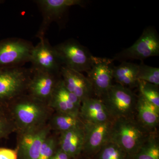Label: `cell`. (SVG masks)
<instances>
[{
	"mask_svg": "<svg viewBox=\"0 0 159 159\" xmlns=\"http://www.w3.org/2000/svg\"><path fill=\"white\" fill-rule=\"evenodd\" d=\"M16 127V132L48 124L54 112L48 103L24 94L6 107Z\"/></svg>",
	"mask_w": 159,
	"mask_h": 159,
	"instance_id": "obj_1",
	"label": "cell"
},
{
	"mask_svg": "<svg viewBox=\"0 0 159 159\" xmlns=\"http://www.w3.org/2000/svg\"><path fill=\"white\" fill-rule=\"evenodd\" d=\"M153 132L142 126L135 116L119 118L113 120L109 140L120 146L131 159Z\"/></svg>",
	"mask_w": 159,
	"mask_h": 159,
	"instance_id": "obj_2",
	"label": "cell"
},
{
	"mask_svg": "<svg viewBox=\"0 0 159 159\" xmlns=\"http://www.w3.org/2000/svg\"><path fill=\"white\" fill-rule=\"evenodd\" d=\"M32 74L31 68L24 66L0 69V108H6L15 99L27 93Z\"/></svg>",
	"mask_w": 159,
	"mask_h": 159,
	"instance_id": "obj_3",
	"label": "cell"
},
{
	"mask_svg": "<svg viewBox=\"0 0 159 159\" xmlns=\"http://www.w3.org/2000/svg\"><path fill=\"white\" fill-rule=\"evenodd\" d=\"M99 99L113 120L135 116L138 96L132 90L118 84H113Z\"/></svg>",
	"mask_w": 159,
	"mask_h": 159,
	"instance_id": "obj_4",
	"label": "cell"
},
{
	"mask_svg": "<svg viewBox=\"0 0 159 159\" xmlns=\"http://www.w3.org/2000/svg\"><path fill=\"white\" fill-rule=\"evenodd\" d=\"M63 66L87 72L90 68L93 55L86 47L74 39H70L54 46Z\"/></svg>",
	"mask_w": 159,
	"mask_h": 159,
	"instance_id": "obj_5",
	"label": "cell"
},
{
	"mask_svg": "<svg viewBox=\"0 0 159 159\" xmlns=\"http://www.w3.org/2000/svg\"><path fill=\"white\" fill-rule=\"evenodd\" d=\"M34 47L31 42L19 38L0 41V69L23 66L30 62Z\"/></svg>",
	"mask_w": 159,
	"mask_h": 159,
	"instance_id": "obj_6",
	"label": "cell"
},
{
	"mask_svg": "<svg viewBox=\"0 0 159 159\" xmlns=\"http://www.w3.org/2000/svg\"><path fill=\"white\" fill-rule=\"evenodd\" d=\"M159 37L153 28L148 27L133 45L114 56V60L123 61L128 60H144L159 56Z\"/></svg>",
	"mask_w": 159,
	"mask_h": 159,
	"instance_id": "obj_7",
	"label": "cell"
},
{
	"mask_svg": "<svg viewBox=\"0 0 159 159\" xmlns=\"http://www.w3.org/2000/svg\"><path fill=\"white\" fill-rule=\"evenodd\" d=\"M51 133L48 124L16 132L18 159H39L43 142Z\"/></svg>",
	"mask_w": 159,
	"mask_h": 159,
	"instance_id": "obj_8",
	"label": "cell"
},
{
	"mask_svg": "<svg viewBox=\"0 0 159 159\" xmlns=\"http://www.w3.org/2000/svg\"><path fill=\"white\" fill-rule=\"evenodd\" d=\"M42 15L43 20L36 36L39 39L45 37L46 32L53 22H57L71 6H83L82 0H36L34 1Z\"/></svg>",
	"mask_w": 159,
	"mask_h": 159,
	"instance_id": "obj_9",
	"label": "cell"
},
{
	"mask_svg": "<svg viewBox=\"0 0 159 159\" xmlns=\"http://www.w3.org/2000/svg\"><path fill=\"white\" fill-rule=\"evenodd\" d=\"M31 52L30 62L32 71H41L60 74L63 66L57 51L45 37L39 39Z\"/></svg>",
	"mask_w": 159,
	"mask_h": 159,
	"instance_id": "obj_10",
	"label": "cell"
},
{
	"mask_svg": "<svg viewBox=\"0 0 159 159\" xmlns=\"http://www.w3.org/2000/svg\"><path fill=\"white\" fill-rule=\"evenodd\" d=\"M114 60L106 57L93 56L92 65L87 73L94 95L100 98L113 85Z\"/></svg>",
	"mask_w": 159,
	"mask_h": 159,
	"instance_id": "obj_11",
	"label": "cell"
},
{
	"mask_svg": "<svg viewBox=\"0 0 159 159\" xmlns=\"http://www.w3.org/2000/svg\"><path fill=\"white\" fill-rule=\"evenodd\" d=\"M27 94L48 104L54 89L61 79L60 74L32 71Z\"/></svg>",
	"mask_w": 159,
	"mask_h": 159,
	"instance_id": "obj_12",
	"label": "cell"
},
{
	"mask_svg": "<svg viewBox=\"0 0 159 159\" xmlns=\"http://www.w3.org/2000/svg\"><path fill=\"white\" fill-rule=\"evenodd\" d=\"M112 121L103 123H84V142L82 153L94 157L110 140Z\"/></svg>",
	"mask_w": 159,
	"mask_h": 159,
	"instance_id": "obj_13",
	"label": "cell"
},
{
	"mask_svg": "<svg viewBox=\"0 0 159 159\" xmlns=\"http://www.w3.org/2000/svg\"><path fill=\"white\" fill-rule=\"evenodd\" d=\"M81 103L80 99L66 88L61 78L54 89L48 105L54 111L79 116Z\"/></svg>",
	"mask_w": 159,
	"mask_h": 159,
	"instance_id": "obj_14",
	"label": "cell"
},
{
	"mask_svg": "<svg viewBox=\"0 0 159 159\" xmlns=\"http://www.w3.org/2000/svg\"><path fill=\"white\" fill-rule=\"evenodd\" d=\"M60 75L66 88L76 95L81 102L84 99L93 97L92 84L82 73L62 66Z\"/></svg>",
	"mask_w": 159,
	"mask_h": 159,
	"instance_id": "obj_15",
	"label": "cell"
},
{
	"mask_svg": "<svg viewBox=\"0 0 159 159\" xmlns=\"http://www.w3.org/2000/svg\"><path fill=\"white\" fill-rule=\"evenodd\" d=\"M79 117L84 123H103L112 121L102 100L91 97L81 102Z\"/></svg>",
	"mask_w": 159,
	"mask_h": 159,
	"instance_id": "obj_16",
	"label": "cell"
},
{
	"mask_svg": "<svg viewBox=\"0 0 159 159\" xmlns=\"http://www.w3.org/2000/svg\"><path fill=\"white\" fill-rule=\"evenodd\" d=\"M84 142V125L59 134V148L72 159L82 154Z\"/></svg>",
	"mask_w": 159,
	"mask_h": 159,
	"instance_id": "obj_17",
	"label": "cell"
},
{
	"mask_svg": "<svg viewBox=\"0 0 159 159\" xmlns=\"http://www.w3.org/2000/svg\"><path fill=\"white\" fill-rule=\"evenodd\" d=\"M135 117L145 128L151 131H157L159 124V108L140 94L138 96Z\"/></svg>",
	"mask_w": 159,
	"mask_h": 159,
	"instance_id": "obj_18",
	"label": "cell"
},
{
	"mask_svg": "<svg viewBox=\"0 0 159 159\" xmlns=\"http://www.w3.org/2000/svg\"><path fill=\"white\" fill-rule=\"evenodd\" d=\"M139 65L122 61L113 69V77L117 84L132 89L138 88V74Z\"/></svg>",
	"mask_w": 159,
	"mask_h": 159,
	"instance_id": "obj_19",
	"label": "cell"
},
{
	"mask_svg": "<svg viewBox=\"0 0 159 159\" xmlns=\"http://www.w3.org/2000/svg\"><path fill=\"white\" fill-rule=\"evenodd\" d=\"M48 124L52 132L58 134L84 125V123L79 116L56 111L53 112Z\"/></svg>",
	"mask_w": 159,
	"mask_h": 159,
	"instance_id": "obj_20",
	"label": "cell"
},
{
	"mask_svg": "<svg viewBox=\"0 0 159 159\" xmlns=\"http://www.w3.org/2000/svg\"><path fill=\"white\" fill-rule=\"evenodd\" d=\"M130 159H159V137L157 131L149 138Z\"/></svg>",
	"mask_w": 159,
	"mask_h": 159,
	"instance_id": "obj_21",
	"label": "cell"
},
{
	"mask_svg": "<svg viewBox=\"0 0 159 159\" xmlns=\"http://www.w3.org/2000/svg\"><path fill=\"white\" fill-rule=\"evenodd\" d=\"M94 157V159H130L128 154L120 146L110 140Z\"/></svg>",
	"mask_w": 159,
	"mask_h": 159,
	"instance_id": "obj_22",
	"label": "cell"
},
{
	"mask_svg": "<svg viewBox=\"0 0 159 159\" xmlns=\"http://www.w3.org/2000/svg\"><path fill=\"white\" fill-rule=\"evenodd\" d=\"M159 87L144 80H138L139 94L158 108H159Z\"/></svg>",
	"mask_w": 159,
	"mask_h": 159,
	"instance_id": "obj_23",
	"label": "cell"
},
{
	"mask_svg": "<svg viewBox=\"0 0 159 159\" xmlns=\"http://www.w3.org/2000/svg\"><path fill=\"white\" fill-rule=\"evenodd\" d=\"M59 134L52 132L47 137L42 145L39 159H51L59 148Z\"/></svg>",
	"mask_w": 159,
	"mask_h": 159,
	"instance_id": "obj_24",
	"label": "cell"
},
{
	"mask_svg": "<svg viewBox=\"0 0 159 159\" xmlns=\"http://www.w3.org/2000/svg\"><path fill=\"white\" fill-rule=\"evenodd\" d=\"M16 129L14 122L6 108H0V140L7 139Z\"/></svg>",
	"mask_w": 159,
	"mask_h": 159,
	"instance_id": "obj_25",
	"label": "cell"
},
{
	"mask_svg": "<svg viewBox=\"0 0 159 159\" xmlns=\"http://www.w3.org/2000/svg\"><path fill=\"white\" fill-rule=\"evenodd\" d=\"M138 80H144L159 86V68L146 65L143 62L139 65Z\"/></svg>",
	"mask_w": 159,
	"mask_h": 159,
	"instance_id": "obj_26",
	"label": "cell"
},
{
	"mask_svg": "<svg viewBox=\"0 0 159 159\" xmlns=\"http://www.w3.org/2000/svg\"><path fill=\"white\" fill-rule=\"evenodd\" d=\"M0 159H18L17 150L0 147Z\"/></svg>",
	"mask_w": 159,
	"mask_h": 159,
	"instance_id": "obj_27",
	"label": "cell"
},
{
	"mask_svg": "<svg viewBox=\"0 0 159 159\" xmlns=\"http://www.w3.org/2000/svg\"><path fill=\"white\" fill-rule=\"evenodd\" d=\"M76 159H79V158H78H78H77ZM89 159L88 158H81V159Z\"/></svg>",
	"mask_w": 159,
	"mask_h": 159,
	"instance_id": "obj_28",
	"label": "cell"
}]
</instances>
